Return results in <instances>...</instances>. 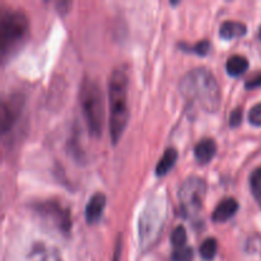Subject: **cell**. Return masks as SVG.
Masks as SVG:
<instances>
[{
    "instance_id": "cell-8",
    "label": "cell",
    "mask_w": 261,
    "mask_h": 261,
    "mask_svg": "<svg viewBox=\"0 0 261 261\" xmlns=\"http://www.w3.org/2000/svg\"><path fill=\"white\" fill-rule=\"evenodd\" d=\"M24 99L19 93L9 94L7 98L3 99L2 109H0V126L3 134H7L13 125L17 122L20 112H22Z\"/></svg>"
},
{
    "instance_id": "cell-1",
    "label": "cell",
    "mask_w": 261,
    "mask_h": 261,
    "mask_svg": "<svg viewBox=\"0 0 261 261\" xmlns=\"http://www.w3.org/2000/svg\"><path fill=\"white\" fill-rule=\"evenodd\" d=\"M180 91L186 101L196 103L209 114L216 112L221 106L218 82L212 71L203 66L191 69L181 78Z\"/></svg>"
},
{
    "instance_id": "cell-18",
    "label": "cell",
    "mask_w": 261,
    "mask_h": 261,
    "mask_svg": "<svg viewBox=\"0 0 261 261\" xmlns=\"http://www.w3.org/2000/svg\"><path fill=\"white\" fill-rule=\"evenodd\" d=\"M171 244L178 249V247L186 246V229L184 226H177L173 228L171 233Z\"/></svg>"
},
{
    "instance_id": "cell-15",
    "label": "cell",
    "mask_w": 261,
    "mask_h": 261,
    "mask_svg": "<svg viewBox=\"0 0 261 261\" xmlns=\"http://www.w3.org/2000/svg\"><path fill=\"white\" fill-rule=\"evenodd\" d=\"M249 68V60L242 55H232L227 59L226 70L229 75L239 76L244 74Z\"/></svg>"
},
{
    "instance_id": "cell-14",
    "label": "cell",
    "mask_w": 261,
    "mask_h": 261,
    "mask_svg": "<svg viewBox=\"0 0 261 261\" xmlns=\"http://www.w3.org/2000/svg\"><path fill=\"white\" fill-rule=\"evenodd\" d=\"M176 161H177V150L175 148H167L158 161L157 166H155V175L157 176H165L167 175L168 171L175 166Z\"/></svg>"
},
{
    "instance_id": "cell-21",
    "label": "cell",
    "mask_w": 261,
    "mask_h": 261,
    "mask_svg": "<svg viewBox=\"0 0 261 261\" xmlns=\"http://www.w3.org/2000/svg\"><path fill=\"white\" fill-rule=\"evenodd\" d=\"M247 117H249L250 124L255 125V126H261V102L251 107Z\"/></svg>"
},
{
    "instance_id": "cell-10",
    "label": "cell",
    "mask_w": 261,
    "mask_h": 261,
    "mask_svg": "<svg viewBox=\"0 0 261 261\" xmlns=\"http://www.w3.org/2000/svg\"><path fill=\"white\" fill-rule=\"evenodd\" d=\"M106 206V196L102 193H96L89 198L86 205V221L89 224H94L101 219L102 213Z\"/></svg>"
},
{
    "instance_id": "cell-20",
    "label": "cell",
    "mask_w": 261,
    "mask_h": 261,
    "mask_svg": "<svg viewBox=\"0 0 261 261\" xmlns=\"http://www.w3.org/2000/svg\"><path fill=\"white\" fill-rule=\"evenodd\" d=\"M194 256V251L191 247L182 246L173 251L172 261H191Z\"/></svg>"
},
{
    "instance_id": "cell-6",
    "label": "cell",
    "mask_w": 261,
    "mask_h": 261,
    "mask_svg": "<svg viewBox=\"0 0 261 261\" xmlns=\"http://www.w3.org/2000/svg\"><path fill=\"white\" fill-rule=\"evenodd\" d=\"M206 184L203 178L198 176H190L186 178L178 190V200H180V213L186 218H193L203 206L204 196H205Z\"/></svg>"
},
{
    "instance_id": "cell-2",
    "label": "cell",
    "mask_w": 261,
    "mask_h": 261,
    "mask_svg": "<svg viewBox=\"0 0 261 261\" xmlns=\"http://www.w3.org/2000/svg\"><path fill=\"white\" fill-rule=\"evenodd\" d=\"M127 83H129V79L124 69L116 68L112 71L109 81V125L112 144H116L119 142L129 120Z\"/></svg>"
},
{
    "instance_id": "cell-12",
    "label": "cell",
    "mask_w": 261,
    "mask_h": 261,
    "mask_svg": "<svg viewBox=\"0 0 261 261\" xmlns=\"http://www.w3.org/2000/svg\"><path fill=\"white\" fill-rule=\"evenodd\" d=\"M217 152V144L211 138H204L194 148V154L196 161L201 165H206L213 160Z\"/></svg>"
},
{
    "instance_id": "cell-22",
    "label": "cell",
    "mask_w": 261,
    "mask_h": 261,
    "mask_svg": "<svg viewBox=\"0 0 261 261\" xmlns=\"http://www.w3.org/2000/svg\"><path fill=\"white\" fill-rule=\"evenodd\" d=\"M242 121V110L240 107H237L236 110L231 112V116H229V125L231 126H239Z\"/></svg>"
},
{
    "instance_id": "cell-4",
    "label": "cell",
    "mask_w": 261,
    "mask_h": 261,
    "mask_svg": "<svg viewBox=\"0 0 261 261\" xmlns=\"http://www.w3.org/2000/svg\"><path fill=\"white\" fill-rule=\"evenodd\" d=\"M79 101L89 134L98 137L101 134L105 119L103 94L98 84L92 79H84L81 84Z\"/></svg>"
},
{
    "instance_id": "cell-13",
    "label": "cell",
    "mask_w": 261,
    "mask_h": 261,
    "mask_svg": "<svg viewBox=\"0 0 261 261\" xmlns=\"http://www.w3.org/2000/svg\"><path fill=\"white\" fill-rule=\"evenodd\" d=\"M247 27L242 22L239 20H226L219 27V36L224 40H232V38H239L246 35Z\"/></svg>"
},
{
    "instance_id": "cell-23",
    "label": "cell",
    "mask_w": 261,
    "mask_h": 261,
    "mask_svg": "<svg viewBox=\"0 0 261 261\" xmlns=\"http://www.w3.org/2000/svg\"><path fill=\"white\" fill-rule=\"evenodd\" d=\"M259 87H261V73L251 76V78L247 79L246 81V88L247 89L259 88Z\"/></svg>"
},
{
    "instance_id": "cell-19",
    "label": "cell",
    "mask_w": 261,
    "mask_h": 261,
    "mask_svg": "<svg viewBox=\"0 0 261 261\" xmlns=\"http://www.w3.org/2000/svg\"><path fill=\"white\" fill-rule=\"evenodd\" d=\"M181 48L184 51H188V53H194V54H198V55H206L211 48V42L208 40H201L199 41L198 43L193 46H188V45H181Z\"/></svg>"
},
{
    "instance_id": "cell-11",
    "label": "cell",
    "mask_w": 261,
    "mask_h": 261,
    "mask_svg": "<svg viewBox=\"0 0 261 261\" xmlns=\"http://www.w3.org/2000/svg\"><path fill=\"white\" fill-rule=\"evenodd\" d=\"M237 211H239V203H237L236 199L226 198L219 201V204L212 214V219L216 223H222V222H226L229 218H232L237 213Z\"/></svg>"
},
{
    "instance_id": "cell-9",
    "label": "cell",
    "mask_w": 261,
    "mask_h": 261,
    "mask_svg": "<svg viewBox=\"0 0 261 261\" xmlns=\"http://www.w3.org/2000/svg\"><path fill=\"white\" fill-rule=\"evenodd\" d=\"M27 261H63V257L56 247L38 241L27 252Z\"/></svg>"
},
{
    "instance_id": "cell-25",
    "label": "cell",
    "mask_w": 261,
    "mask_h": 261,
    "mask_svg": "<svg viewBox=\"0 0 261 261\" xmlns=\"http://www.w3.org/2000/svg\"><path fill=\"white\" fill-rule=\"evenodd\" d=\"M259 38L261 40V27H260V30H259Z\"/></svg>"
},
{
    "instance_id": "cell-7",
    "label": "cell",
    "mask_w": 261,
    "mask_h": 261,
    "mask_svg": "<svg viewBox=\"0 0 261 261\" xmlns=\"http://www.w3.org/2000/svg\"><path fill=\"white\" fill-rule=\"evenodd\" d=\"M35 212L45 223L60 233L68 234L71 227L70 212L55 200L41 201L35 205Z\"/></svg>"
},
{
    "instance_id": "cell-24",
    "label": "cell",
    "mask_w": 261,
    "mask_h": 261,
    "mask_svg": "<svg viewBox=\"0 0 261 261\" xmlns=\"http://www.w3.org/2000/svg\"><path fill=\"white\" fill-rule=\"evenodd\" d=\"M120 251H121V244L120 242H117L116 244V249H115V255H114V261H119L120 259Z\"/></svg>"
},
{
    "instance_id": "cell-3",
    "label": "cell",
    "mask_w": 261,
    "mask_h": 261,
    "mask_svg": "<svg viewBox=\"0 0 261 261\" xmlns=\"http://www.w3.org/2000/svg\"><path fill=\"white\" fill-rule=\"evenodd\" d=\"M28 33V19L22 10L3 12L0 18V56L7 60L20 47Z\"/></svg>"
},
{
    "instance_id": "cell-17",
    "label": "cell",
    "mask_w": 261,
    "mask_h": 261,
    "mask_svg": "<svg viewBox=\"0 0 261 261\" xmlns=\"http://www.w3.org/2000/svg\"><path fill=\"white\" fill-rule=\"evenodd\" d=\"M250 188L254 198L261 205V167H257L250 176Z\"/></svg>"
},
{
    "instance_id": "cell-5",
    "label": "cell",
    "mask_w": 261,
    "mask_h": 261,
    "mask_svg": "<svg viewBox=\"0 0 261 261\" xmlns=\"http://www.w3.org/2000/svg\"><path fill=\"white\" fill-rule=\"evenodd\" d=\"M166 219L165 198H152L139 218V240L144 249L152 247L162 232Z\"/></svg>"
},
{
    "instance_id": "cell-16",
    "label": "cell",
    "mask_w": 261,
    "mask_h": 261,
    "mask_svg": "<svg viewBox=\"0 0 261 261\" xmlns=\"http://www.w3.org/2000/svg\"><path fill=\"white\" fill-rule=\"evenodd\" d=\"M217 250H218V245H217L216 239H209L204 240L203 244L200 245V249H199V252H200L201 257L205 260H212L216 257Z\"/></svg>"
}]
</instances>
